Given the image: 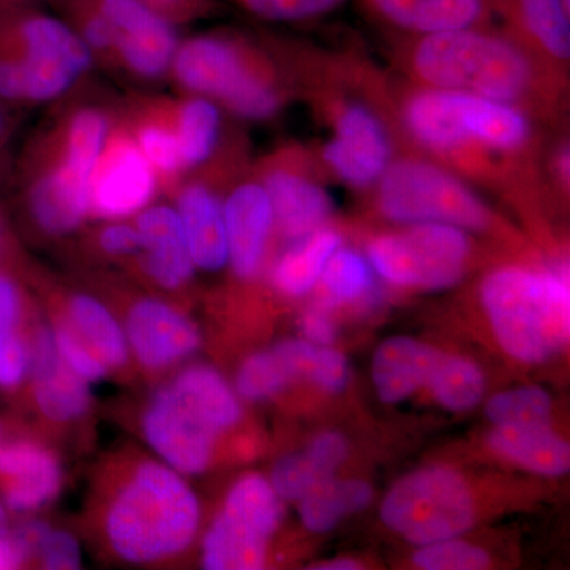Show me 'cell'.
Segmentation results:
<instances>
[{
    "instance_id": "cell-1",
    "label": "cell",
    "mask_w": 570,
    "mask_h": 570,
    "mask_svg": "<svg viewBox=\"0 0 570 570\" xmlns=\"http://www.w3.org/2000/svg\"><path fill=\"white\" fill-rule=\"evenodd\" d=\"M395 115L420 154L469 183H540L538 127L519 107L412 85L397 97Z\"/></svg>"
},
{
    "instance_id": "cell-2",
    "label": "cell",
    "mask_w": 570,
    "mask_h": 570,
    "mask_svg": "<svg viewBox=\"0 0 570 570\" xmlns=\"http://www.w3.org/2000/svg\"><path fill=\"white\" fill-rule=\"evenodd\" d=\"M400 62L412 85L513 105L535 121L557 110L564 78L515 37L483 29L415 36Z\"/></svg>"
},
{
    "instance_id": "cell-3",
    "label": "cell",
    "mask_w": 570,
    "mask_h": 570,
    "mask_svg": "<svg viewBox=\"0 0 570 570\" xmlns=\"http://www.w3.org/2000/svg\"><path fill=\"white\" fill-rule=\"evenodd\" d=\"M110 127L100 108H77L52 137L45 135L29 148L21 165V200L45 235H69L91 216L89 187Z\"/></svg>"
},
{
    "instance_id": "cell-4",
    "label": "cell",
    "mask_w": 570,
    "mask_h": 570,
    "mask_svg": "<svg viewBox=\"0 0 570 570\" xmlns=\"http://www.w3.org/2000/svg\"><path fill=\"white\" fill-rule=\"evenodd\" d=\"M200 504L183 474L165 463L140 464L108 508L105 531L112 551L134 564L170 560L193 546Z\"/></svg>"
},
{
    "instance_id": "cell-5",
    "label": "cell",
    "mask_w": 570,
    "mask_h": 570,
    "mask_svg": "<svg viewBox=\"0 0 570 570\" xmlns=\"http://www.w3.org/2000/svg\"><path fill=\"white\" fill-rule=\"evenodd\" d=\"M73 28L31 6L0 11V102L58 99L92 66Z\"/></svg>"
},
{
    "instance_id": "cell-6",
    "label": "cell",
    "mask_w": 570,
    "mask_h": 570,
    "mask_svg": "<svg viewBox=\"0 0 570 570\" xmlns=\"http://www.w3.org/2000/svg\"><path fill=\"white\" fill-rule=\"evenodd\" d=\"M480 294L499 344L513 358L546 362L568 344V268L505 266L483 279Z\"/></svg>"
},
{
    "instance_id": "cell-7",
    "label": "cell",
    "mask_w": 570,
    "mask_h": 570,
    "mask_svg": "<svg viewBox=\"0 0 570 570\" xmlns=\"http://www.w3.org/2000/svg\"><path fill=\"white\" fill-rule=\"evenodd\" d=\"M170 71L184 91L206 97L246 121L275 118L285 105L287 89L275 63L236 37L208 33L184 41Z\"/></svg>"
},
{
    "instance_id": "cell-8",
    "label": "cell",
    "mask_w": 570,
    "mask_h": 570,
    "mask_svg": "<svg viewBox=\"0 0 570 570\" xmlns=\"http://www.w3.org/2000/svg\"><path fill=\"white\" fill-rule=\"evenodd\" d=\"M469 184L423 154H397L371 190L379 213L390 223L448 224L487 232L494 214Z\"/></svg>"
},
{
    "instance_id": "cell-9",
    "label": "cell",
    "mask_w": 570,
    "mask_h": 570,
    "mask_svg": "<svg viewBox=\"0 0 570 570\" xmlns=\"http://www.w3.org/2000/svg\"><path fill=\"white\" fill-rule=\"evenodd\" d=\"M317 104L333 132L318 148V167L351 189H373L397 156L387 118L376 105L343 94H322Z\"/></svg>"
},
{
    "instance_id": "cell-10",
    "label": "cell",
    "mask_w": 570,
    "mask_h": 570,
    "mask_svg": "<svg viewBox=\"0 0 570 570\" xmlns=\"http://www.w3.org/2000/svg\"><path fill=\"white\" fill-rule=\"evenodd\" d=\"M367 262L382 279L420 291L453 287L466 273L471 239L448 224H411L400 232L374 236Z\"/></svg>"
},
{
    "instance_id": "cell-11",
    "label": "cell",
    "mask_w": 570,
    "mask_h": 570,
    "mask_svg": "<svg viewBox=\"0 0 570 570\" xmlns=\"http://www.w3.org/2000/svg\"><path fill=\"white\" fill-rule=\"evenodd\" d=\"M381 519L390 530L423 547L466 532L474 521V502L456 472L428 468L401 479L390 490Z\"/></svg>"
},
{
    "instance_id": "cell-12",
    "label": "cell",
    "mask_w": 570,
    "mask_h": 570,
    "mask_svg": "<svg viewBox=\"0 0 570 570\" xmlns=\"http://www.w3.org/2000/svg\"><path fill=\"white\" fill-rule=\"evenodd\" d=\"M281 520L283 504L268 480L261 475L238 480L206 532L202 566L208 570L264 568L269 540Z\"/></svg>"
},
{
    "instance_id": "cell-13",
    "label": "cell",
    "mask_w": 570,
    "mask_h": 570,
    "mask_svg": "<svg viewBox=\"0 0 570 570\" xmlns=\"http://www.w3.org/2000/svg\"><path fill=\"white\" fill-rule=\"evenodd\" d=\"M317 168L303 149L284 148L266 157L255 175L272 202L275 228L288 242L325 227L335 212Z\"/></svg>"
},
{
    "instance_id": "cell-14",
    "label": "cell",
    "mask_w": 570,
    "mask_h": 570,
    "mask_svg": "<svg viewBox=\"0 0 570 570\" xmlns=\"http://www.w3.org/2000/svg\"><path fill=\"white\" fill-rule=\"evenodd\" d=\"M142 436L167 466L200 475L213 460L217 430L174 384L157 390L142 412Z\"/></svg>"
},
{
    "instance_id": "cell-15",
    "label": "cell",
    "mask_w": 570,
    "mask_h": 570,
    "mask_svg": "<svg viewBox=\"0 0 570 570\" xmlns=\"http://www.w3.org/2000/svg\"><path fill=\"white\" fill-rule=\"evenodd\" d=\"M159 187L156 171L124 124L110 127L89 187L91 214L121 220L148 208Z\"/></svg>"
},
{
    "instance_id": "cell-16",
    "label": "cell",
    "mask_w": 570,
    "mask_h": 570,
    "mask_svg": "<svg viewBox=\"0 0 570 570\" xmlns=\"http://www.w3.org/2000/svg\"><path fill=\"white\" fill-rule=\"evenodd\" d=\"M110 22L115 63L140 80H157L168 73L178 50L174 21L140 0H91Z\"/></svg>"
},
{
    "instance_id": "cell-17",
    "label": "cell",
    "mask_w": 570,
    "mask_h": 570,
    "mask_svg": "<svg viewBox=\"0 0 570 570\" xmlns=\"http://www.w3.org/2000/svg\"><path fill=\"white\" fill-rule=\"evenodd\" d=\"M124 330L135 358L153 371L183 362L197 352L202 343L194 322L157 298L138 299L129 311Z\"/></svg>"
},
{
    "instance_id": "cell-18",
    "label": "cell",
    "mask_w": 570,
    "mask_h": 570,
    "mask_svg": "<svg viewBox=\"0 0 570 570\" xmlns=\"http://www.w3.org/2000/svg\"><path fill=\"white\" fill-rule=\"evenodd\" d=\"M228 264L236 276L253 279L261 273L275 230L272 202L257 176L236 183L224 200Z\"/></svg>"
},
{
    "instance_id": "cell-19",
    "label": "cell",
    "mask_w": 570,
    "mask_h": 570,
    "mask_svg": "<svg viewBox=\"0 0 570 570\" xmlns=\"http://www.w3.org/2000/svg\"><path fill=\"white\" fill-rule=\"evenodd\" d=\"M33 400L45 417L56 423L77 422L92 404L89 382L63 363L50 326H40L31 343Z\"/></svg>"
},
{
    "instance_id": "cell-20",
    "label": "cell",
    "mask_w": 570,
    "mask_h": 570,
    "mask_svg": "<svg viewBox=\"0 0 570 570\" xmlns=\"http://www.w3.org/2000/svg\"><path fill=\"white\" fill-rule=\"evenodd\" d=\"M61 489V464L50 450L31 441L0 445V497L9 512H36Z\"/></svg>"
},
{
    "instance_id": "cell-21",
    "label": "cell",
    "mask_w": 570,
    "mask_h": 570,
    "mask_svg": "<svg viewBox=\"0 0 570 570\" xmlns=\"http://www.w3.org/2000/svg\"><path fill=\"white\" fill-rule=\"evenodd\" d=\"M141 268L165 291H179L193 279L195 265L184 238L178 212L170 206H148L138 213Z\"/></svg>"
},
{
    "instance_id": "cell-22",
    "label": "cell",
    "mask_w": 570,
    "mask_h": 570,
    "mask_svg": "<svg viewBox=\"0 0 570 570\" xmlns=\"http://www.w3.org/2000/svg\"><path fill=\"white\" fill-rule=\"evenodd\" d=\"M176 212L194 265L204 272H220L228 264L227 230L224 200L212 181L193 179L183 183Z\"/></svg>"
},
{
    "instance_id": "cell-23",
    "label": "cell",
    "mask_w": 570,
    "mask_h": 570,
    "mask_svg": "<svg viewBox=\"0 0 570 570\" xmlns=\"http://www.w3.org/2000/svg\"><path fill=\"white\" fill-rule=\"evenodd\" d=\"M438 351L411 337H392L379 346L373 358V381L384 403H400L430 382Z\"/></svg>"
},
{
    "instance_id": "cell-24",
    "label": "cell",
    "mask_w": 570,
    "mask_h": 570,
    "mask_svg": "<svg viewBox=\"0 0 570 570\" xmlns=\"http://www.w3.org/2000/svg\"><path fill=\"white\" fill-rule=\"evenodd\" d=\"M124 124L142 156L151 164L159 184L178 187L183 181L184 168L179 154L178 135L175 126V108L170 100H148L138 104Z\"/></svg>"
},
{
    "instance_id": "cell-25",
    "label": "cell",
    "mask_w": 570,
    "mask_h": 570,
    "mask_svg": "<svg viewBox=\"0 0 570 570\" xmlns=\"http://www.w3.org/2000/svg\"><path fill=\"white\" fill-rule=\"evenodd\" d=\"M346 439L336 433H324L311 442L302 453L284 456L272 472V487L285 501H299L314 487L333 478L347 459Z\"/></svg>"
},
{
    "instance_id": "cell-26",
    "label": "cell",
    "mask_w": 570,
    "mask_h": 570,
    "mask_svg": "<svg viewBox=\"0 0 570 570\" xmlns=\"http://www.w3.org/2000/svg\"><path fill=\"white\" fill-rule=\"evenodd\" d=\"M490 445L505 459L538 474L558 478L569 472L568 442L553 433L549 423L497 426L491 431Z\"/></svg>"
},
{
    "instance_id": "cell-27",
    "label": "cell",
    "mask_w": 570,
    "mask_h": 570,
    "mask_svg": "<svg viewBox=\"0 0 570 570\" xmlns=\"http://www.w3.org/2000/svg\"><path fill=\"white\" fill-rule=\"evenodd\" d=\"M294 243L277 258L269 277L273 287L281 294L302 296L316 287L326 262L337 247L343 246V238L325 225Z\"/></svg>"
},
{
    "instance_id": "cell-28",
    "label": "cell",
    "mask_w": 570,
    "mask_h": 570,
    "mask_svg": "<svg viewBox=\"0 0 570 570\" xmlns=\"http://www.w3.org/2000/svg\"><path fill=\"white\" fill-rule=\"evenodd\" d=\"M176 135L184 175L205 167L216 156L223 140V112L216 102L202 96L174 102Z\"/></svg>"
},
{
    "instance_id": "cell-29",
    "label": "cell",
    "mask_w": 570,
    "mask_h": 570,
    "mask_svg": "<svg viewBox=\"0 0 570 570\" xmlns=\"http://www.w3.org/2000/svg\"><path fill=\"white\" fill-rule=\"evenodd\" d=\"M371 499L373 490L362 480L330 478L299 499V513L307 530L332 531L346 517L367 508Z\"/></svg>"
},
{
    "instance_id": "cell-30",
    "label": "cell",
    "mask_w": 570,
    "mask_h": 570,
    "mask_svg": "<svg viewBox=\"0 0 570 570\" xmlns=\"http://www.w3.org/2000/svg\"><path fill=\"white\" fill-rule=\"evenodd\" d=\"M69 317L71 330L104 360L105 365H126L129 360L126 330L99 299L75 295L69 302Z\"/></svg>"
},
{
    "instance_id": "cell-31",
    "label": "cell",
    "mask_w": 570,
    "mask_h": 570,
    "mask_svg": "<svg viewBox=\"0 0 570 570\" xmlns=\"http://www.w3.org/2000/svg\"><path fill=\"white\" fill-rule=\"evenodd\" d=\"M171 382L204 412L219 433L230 430L242 420L243 411L238 396L223 374L213 367H186Z\"/></svg>"
},
{
    "instance_id": "cell-32",
    "label": "cell",
    "mask_w": 570,
    "mask_h": 570,
    "mask_svg": "<svg viewBox=\"0 0 570 570\" xmlns=\"http://www.w3.org/2000/svg\"><path fill=\"white\" fill-rule=\"evenodd\" d=\"M428 385L442 406L455 412L478 406L485 393L482 371L461 356H439Z\"/></svg>"
},
{
    "instance_id": "cell-33",
    "label": "cell",
    "mask_w": 570,
    "mask_h": 570,
    "mask_svg": "<svg viewBox=\"0 0 570 570\" xmlns=\"http://www.w3.org/2000/svg\"><path fill=\"white\" fill-rule=\"evenodd\" d=\"M374 269L362 254L340 246L324 266L318 284L324 288L325 305L362 302L374 291Z\"/></svg>"
},
{
    "instance_id": "cell-34",
    "label": "cell",
    "mask_w": 570,
    "mask_h": 570,
    "mask_svg": "<svg viewBox=\"0 0 570 570\" xmlns=\"http://www.w3.org/2000/svg\"><path fill=\"white\" fill-rule=\"evenodd\" d=\"M487 10V0H422L409 32L428 36L479 29L485 21Z\"/></svg>"
},
{
    "instance_id": "cell-35",
    "label": "cell",
    "mask_w": 570,
    "mask_h": 570,
    "mask_svg": "<svg viewBox=\"0 0 570 570\" xmlns=\"http://www.w3.org/2000/svg\"><path fill=\"white\" fill-rule=\"evenodd\" d=\"M29 557L37 558L45 569L71 570L81 568L80 542L70 532L51 530L43 521H31L18 528Z\"/></svg>"
},
{
    "instance_id": "cell-36",
    "label": "cell",
    "mask_w": 570,
    "mask_h": 570,
    "mask_svg": "<svg viewBox=\"0 0 570 570\" xmlns=\"http://www.w3.org/2000/svg\"><path fill=\"white\" fill-rule=\"evenodd\" d=\"M551 400L538 387H523L498 393L487 404V417L497 426L549 423Z\"/></svg>"
},
{
    "instance_id": "cell-37",
    "label": "cell",
    "mask_w": 570,
    "mask_h": 570,
    "mask_svg": "<svg viewBox=\"0 0 570 570\" xmlns=\"http://www.w3.org/2000/svg\"><path fill=\"white\" fill-rule=\"evenodd\" d=\"M292 381L275 351L258 352L243 363L236 376V392L249 401L277 395Z\"/></svg>"
},
{
    "instance_id": "cell-38",
    "label": "cell",
    "mask_w": 570,
    "mask_h": 570,
    "mask_svg": "<svg viewBox=\"0 0 570 570\" xmlns=\"http://www.w3.org/2000/svg\"><path fill=\"white\" fill-rule=\"evenodd\" d=\"M414 562L426 570H480L489 568L490 558L471 543L445 539L423 546L414 554Z\"/></svg>"
},
{
    "instance_id": "cell-39",
    "label": "cell",
    "mask_w": 570,
    "mask_h": 570,
    "mask_svg": "<svg viewBox=\"0 0 570 570\" xmlns=\"http://www.w3.org/2000/svg\"><path fill=\"white\" fill-rule=\"evenodd\" d=\"M52 333L59 355L77 376L85 379L89 384L102 381L107 376L108 366L104 360L73 330L58 326L52 328Z\"/></svg>"
},
{
    "instance_id": "cell-40",
    "label": "cell",
    "mask_w": 570,
    "mask_h": 570,
    "mask_svg": "<svg viewBox=\"0 0 570 570\" xmlns=\"http://www.w3.org/2000/svg\"><path fill=\"white\" fill-rule=\"evenodd\" d=\"M31 344L18 328L0 333V390L14 392L31 374Z\"/></svg>"
},
{
    "instance_id": "cell-41",
    "label": "cell",
    "mask_w": 570,
    "mask_h": 570,
    "mask_svg": "<svg viewBox=\"0 0 570 570\" xmlns=\"http://www.w3.org/2000/svg\"><path fill=\"white\" fill-rule=\"evenodd\" d=\"M255 17L268 21H303L321 17L343 0H238Z\"/></svg>"
},
{
    "instance_id": "cell-42",
    "label": "cell",
    "mask_w": 570,
    "mask_h": 570,
    "mask_svg": "<svg viewBox=\"0 0 570 570\" xmlns=\"http://www.w3.org/2000/svg\"><path fill=\"white\" fill-rule=\"evenodd\" d=\"M348 376L351 374H348L346 356L333 351V348L317 346L313 367H311L309 377H307L309 381H313L318 387L335 393L346 387Z\"/></svg>"
},
{
    "instance_id": "cell-43",
    "label": "cell",
    "mask_w": 570,
    "mask_h": 570,
    "mask_svg": "<svg viewBox=\"0 0 570 570\" xmlns=\"http://www.w3.org/2000/svg\"><path fill=\"white\" fill-rule=\"evenodd\" d=\"M97 245L110 257H130L140 254L141 243L137 227L130 224L111 223L105 225L97 236Z\"/></svg>"
},
{
    "instance_id": "cell-44",
    "label": "cell",
    "mask_w": 570,
    "mask_h": 570,
    "mask_svg": "<svg viewBox=\"0 0 570 570\" xmlns=\"http://www.w3.org/2000/svg\"><path fill=\"white\" fill-rule=\"evenodd\" d=\"M20 284L6 269L0 268V333L18 328L22 316Z\"/></svg>"
},
{
    "instance_id": "cell-45",
    "label": "cell",
    "mask_w": 570,
    "mask_h": 570,
    "mask_svg": "<svg viewBox=\"0 0 570 570\" xmlns=\"http://www.w3.org/2000/svg\"><path fill=\"white\" fill-rule=\"evenodd\" d=\"M420 3L422 0H367V6L377 18L406 32Z\"/></svg>"
},
{
    "instance_id": "cell-46",
    "label": "cell",
    "mask_w": 570,
    "mask_h": 570,
    "mask_svg": "<svg viewBox=\"0 0 570 570\" xmlns=\"http://www.w3.org/2000/svg\"><path fill=\"white\" fill-rule=\"evenodd\" d=\"M299 328L306 340L316 346H330L336 340V326L324 311V306L306 311L299 318Z\"/></svg>"
},
{
    "instance_id": "cell-47",
    "label": "cell",
    "mask_w": 570,
    "mask_h": 570,
    "mask_svg": "<svg viewBox=\"0 0 570 570\" xmlns=\"http://www.w3.org/2000/svg\"><path fill=\"white\" fill-rule=\"evenodd\" d=\"M170 21H187L208 11L209 0H140Z\"/></svg>"
},
{
    "instance_id": "cell-48",
    "label": "cell",
    "mask_w": 570,
    "mask_h": 570,
    "mask_svg": "<svg viewBox=\"0 0 570 570\" xmlns=\"http://www.w3.org/2000/svg\"><path fill=\"white\" fill-rule=\"evenodd\" d=\"M29 560V551L17 531H10L0 538V570L20 569Z\"/></svg>"
},
{
    "instance_id": "cell-49",
    "label": "cell",
    "mask_w": 570,
    "mask_h": 570,
    "mask_svg": "<svg viewBox=\"0 0 570 570\" xmlns=\"http://www.w3.org/2000/svg\"><path fill=\"white\" fill-rule=\"evenodd\" d=\"M569 145L568 141H562L560 146L553 151L551 156V181L558 184L561 190L569 189Z\"/></svg>"
},
{
    "instance_id": "cell-50",
    "label": "cell",
    "mask_w": 570,
    "mask_h": 570,
    "mask_svg": "<svg viewBox=\"0 0 570 570\" xmlns=\"http://www.w3.org/2000/svg\"><path fill=\"white\" fill-rule=\"evenodd\" d=\"M10 134V119L9 116H7V111L3 110L2 102H0V175L3 174V167H6V157H3V154H6Z\"/></svg>"
},
{
    "instance_id": "cell-51",
    "label": "cell",
    "mask_w": 570,
    "mask_h": 570,
    "mask_svg": "<svg viewBox=\"0 0 570 570\" xmlns=\"http://www.w3.org/2000/svg\"><path fill=\"white\" fill-rule=\"evenodd\" d=\"M321 570H355L360 569L358 562L351 560H336L332 562H325V564L317 566Z\"/></svg>"
},
{
    "instance_id": "cell-52",
    "label": "cell",
    "mask_w": 570,
    "mask_h": 570,
    "mask_svg": "<svg viewBox=\"0 0 570 570\" xmlns=\"http://www.w3.org/2000/svg\"><path fill=\"white\" fill-rule=\"evenodd\" d=\"M9 509H7L6 502H3L2 497H0V538L9 534Z\"/></svg>"
},
{
    "instance_id": "cell-53",
    "label": "cell",
    "mask_w": 570,
    "mask_h": 570,
    "mask_svg": "<svg viewBox=\"0 0 570 570\" xmlns=\"http://www.w3.org/2000/svg\"><path fill=\"white\" fill-rule=\"evenodd\" d=\"M32 0H0V11L17 9V7L31 6Z\"/></svg>"
},
{
    "instance_id": "cell-54",
    "label": "cell",
    "mask_w": 570,
    "mask_h": 570,
    "mask_svg": "<svg viewBox=\"0 0 570 570\" xmlns=\"http://www.w3.org/2000/svg\"><path fill=\"white\" fill-rule=\"evenodd\" d=\"M3 436H6V428H3V423L0 422V445L3 444Z\"/></svg>"
},
{
    "instance_id": "cell-55",
    "label": "cell",
    "mask_w": 570,
    "mask_h": 570,
    "mask_svg": "<svg viewBox=\"0 0 570 570\" xmlns=\"http://www.w3.org/2000/svg\"><path fill=\"white\" fill-rule=\"evenodd\" d=\"M0 239H2V228H0Z\"/></svg>"
}]
</instances>
